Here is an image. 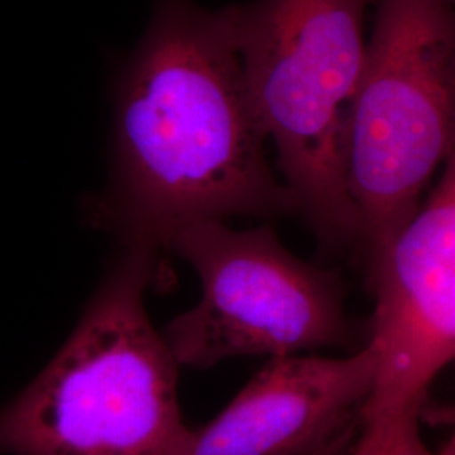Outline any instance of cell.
Segmentation results:
<instances>
[{
	"mask_svg": "<svg viewBox=\"0 0 455 455\" xmlns=\"http://www.w3.org/2000/svg\"><path fill=\"white\" fill-rule=\"evenodd\" d=\"M244 80L233 5L156 0L114 93L112 165L90 221L157 255L201 221L297 214L270 169Z\"/></svg>",
	"mask_w": 455,
	"mask_h": 455,
	"instance_id": "cell-1",
	"label": "cell"
},
{
	"mask_svg": "<svg viewBox=\"0 0 455 455\" xmlns=\"http://www.w3.org/2000/svg\"><path fill=\"white\" fill-rule=\"evenodd\" d=\"M159 274L161 255L122 248L65 346L0 410L2 454H180V366L146 307Z\"/></svg>",
	"mask_w": 455,
	"mask_h": 455,
	"instance_id": "cell-2",
	"label": "cell"
},
{
	"mask_svg": "<svg viewBox=\"0 0 455 455\" xmlns=\"http://www.w3.org/2000/svg\"><path fill=\"white\" fill-rule=\"evenodd\" d=\"M373 0H255L233 5L244 80L274 142L297 214L325 251L356 248L344 174L347 122L363 76Z\"/></svg>",
	"mask_w": 455,
	"mask_h": 455,
	"instance_id": "cell-3",
	"label": "cell"
},
{
	"mask_svg": "<svg viewBox=\"0 0 455 455\" xmlns=\"http://www.w3.org/2000/svg\"><path fill=\"white\" fill-rule=\"evenodd\" d=\"M454 150V5L379 0L344 152L366 272L419 212Z\"/></svg>",
	"mask_w": 455,
	"mask_h": 455,
	"instance_id": "cell-4",
	"label": "cell"
},
{
	"mask_svg": "<svg viewBox=\"0 0 455 455\" xmlns=\"http://www.w3.org/2000/svg\"><path fill=\"white\" fill-rule=\"evenodd\" d=\"M171 250L201 283L195 307L164 327L180 366L206 370L227 359L317 349L355 353L366 344L346 309L341 275L297 257L268 225L201 221L180 229Z\"/></svg>",
	"mask_w": 455,
	"mask_h": 455,
	"instance_id": "cell-5",
	"label": "cell"
},
{
	"mask_svg": "<svg viewBox=\"0 0 455 455\" xmlns=\"http://www.w3.org/2000/svg\"><path fill=\"white\" fill-rule=\"evenodd\" d=\"M378 355L363 423L419 415L432 383L455 363V150L434 193L366 272Z\"/></svg>",
	"mask_w": 455,
	"mask_h": 455,
	"instance_id": "cell-6",
	"label": "cell"
},
{
	"mask_svg": "<svg viewBox=\"0 0 455 455\" xmlns=\"http://www.w3.org/2000/svg\"><path fill=\"white\" fill-rule=\"evenodd\" d=\"M378 371L366 342L344 356L268 359L178 455H309L361 425Z\"/></svg>",
	"mask_w": 455,
	"mask_h": 455,
	"instance_id": "cell-7",
	"label": "cell"
},
{
	"mask_svg": "<svg viewBox=\"0 0 455 455\" xmlns=\"http://www.w3.org/2000/svg\"><path fill=\"white\" fill-rule=\"evenodd\" d=\"M419 415L363 423L351 455H423Z\"/></svg>",
	"mask_w": 455,
	"mask_h": 455,
	"instance_id": "cell-8",
	"label": "cell"
},
{
	"mask_svg": "<svg viewBox=\"0 0 455 455\" xmlns=\"http://www.w3.org/2000/svg\"><path fill=\"white\" fill-rule=\"evenodd\" d=\"M355 440H356L355 432H344L339 437L331 440L329 443H325L324 447L309 455H351Z\"/></svg>",
	"mask_w": 455,
	"mask_h": 455,
	"instance_id": "cell-9",
	"label": "cell"
},
{
	"mask_svg": "<svg viewBox=\"0 0 455 455\" xmlns=\"http://www.w3.org/2000/svg\"><path fill=\"white\" fill-rule=\"evenodd\" d=\"M423 455H455V430L451 435V439L447 440L443 443V447L437 451V452H432V451H427Z\"/></svg>",
	"mask_w": 455,
	"mask_h": 455,
	"instance_id": "cell-10",
	"label": "cell"
}]
</instances>
